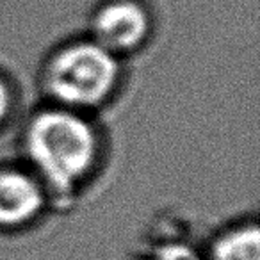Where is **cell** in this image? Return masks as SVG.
Returning <instances> with one entry per match:
<instances>
[{
  "label": "cell",
  "instance_id": "obj_1",
  "mask_svg": "<svg viewBox=\"0 0 260 260\" xmlns=\"http://www.w3.org/2000/svg\"><path fill=\"white\" fill-rule=\"evenodd\" d=\"M27 148L50 184L57 189H70L93 164L96 139L82 118L66 111H48L30 125Z\"/></svg>",
  "mask_w": 260,
  "mask_h": 260
},
{
  "label": "cell",
  "instance_id": "obj_2",
  "mask_svg": "<svg viewBox=\"0 0 260 260\" xmlns=\"http://www.w3.org/2000/svg\"><path fill=\"white\" fill-rule=\"evenodd\" d=\"M118 79V62L111 50L98 43H80L55 57L48 84L55 96L68 105L89 107L109 94Z\"/></svg>",
  "mask_w": 260,
  "mask_h": 260
},
{
  "label": "cell",
  "instance_id": "obj_3",
  "mask_svg": "<svg viewBox=\"0 0 260 260\" xmlns=\"http://www.w3.org/2000/svg\"><path fill=\"white\" fill-rule=\"evenodd\" d=\"M148 15L134 0H114L105 4L94 16L96 43L111 52L138 47L148 32Z\"/></svg>",
  "mask_w": 260,
  "mask_h": 260
},
{
  "label": "cell",
  "instance_id": "obj_4",
  "mask_svg": "<svg viewBox=\"0 0 260 260\" xmlns=\"http://www.w3.org/2000/svg\"><path fill=\"white\" fill-rule=\"evenodd\" d=\"M43 192L30 177L16 171L0 173V224H20L43 207Z\"/></svg>",
  "mask_w": 260,
  "mask_h": 260
},
{
  "label": "cell",
  "instance_id": "obj_5",
  "mask_svg": "<svg viewBox=\"0 0 260 260\" xmlns=\"http://www.w3.org/2000/svg\"><path fill=\"white\" fill-rule=\"evenodd\" d=\"M214 260H260V235L255 226L228 234L216 244Z\"/></svg>",
  "mask_w": 260,
  "mask_h": 260
},
{
  "label": "cell",
  "instance_id": "obj_6",
  "mask_svg": "<svg viewBox=\"0 0 260 260\" xmlns=\"http://www.w3.org/2000/svg\"><path fill=\"white\" fill-rule=\"evenodd\" d=\"M9 107V93H8V87L4 84L0 82V119L4 118L6 112H8Z\"/></svg>",
  "mask_w": 260,
  "mask_h": 260
}]
</instances>
